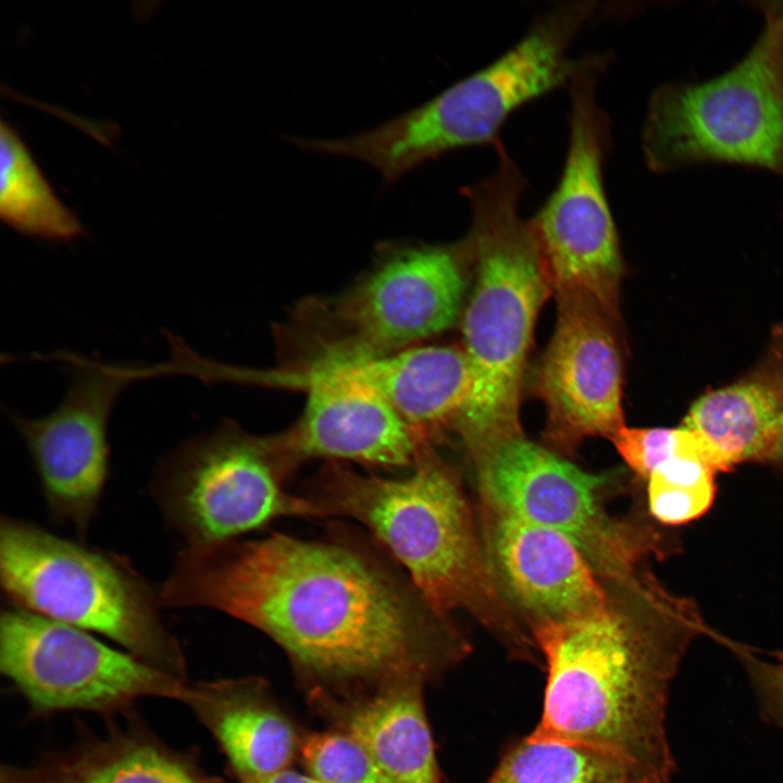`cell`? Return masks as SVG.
Here are the masks:
<instances>
[{
	"instance_id": "6da1fadb",
	"label": "cell",
	"mask_w": 783,
	"mask_h": 783,
	"mask_svg": "<svg viewBox=\"0 0 783 783\" xmlns=\"http://www.w3.org/2000/svg\"><path fill=\"white\" fill-rule=\"evenodd\" d=\"M162 608H209L256 627L287 655L310 698L426 684L470 652L448 614L366 543L271 533L186 545L160 586Z\"/></svg>"
},
{
	"instance_id": "7a4b0ae2",
	"label": "cell",
	"mask_w": 783,
	"mask_h": 783,
	"mask_svg": "<svg viewBox=\"0 0 783 783\" xmlns=\"http://www.w3.org/2000/svg\"><path fill=\"white\" fill-rule=\"evenodd\" d=\"M605 584L601 608L531 630L546 684L529 735L612 751L669 783L670 683L704 625L689 601L645 569Z\"/></svg>"
},
{
	"instance_id": "3957f363",
	"label": "cell",
	"mask_w": 783,
	"mask_h": 783,
	"mask_svg": "<svg viewBox=\"0 0 783 783\" xmlns=\"http://www.w3.org/2000/svg\"><path fill=\"white\" fill-rule=\"evenodd\" d=\"M303 495L326 517L362 524L402 567L425 599L448 614L463 610L522 661L534 641L498 589L458 473L427 445L408 474H363L330 461Z\"/></svg>"
},
{
	"instance_id": "277c9868",
	"label": "cell",
	"mask_w": 783,
	"mask_h": 783,
	"mask_svg": "<svg viewBox=\"0 0 783 783\" xmlns=\"http://www.w3.org/2000/svg\"><path fill=\"white\" fill-rule=\"evenodd\" d=\"M488 175L462 186L476 276L463 311L471 389L453 424L474 465L523 437L520 390L538 311L551 285L532 220L520 214L527 182L500 145Z\"/></svg>"
},
{
	"instance_id": "5b68a950",
	"label": "cell",
	"mask_w": 783,
	"mask_h": 783,
	"mask_svg": "<svg viewBox=\"0 0 783 783\" xmlns=\"http://www.w3.org/2000/svg\"><path fill=\"white\" fill-rule=\"evenodd\" d=\"M618 8L570 1L536 16L495 60L427 101L374 127L337 138H312L309 150L355 159L393 184L426 162L463 148L502 141L499 133L523 105L567 88L592 53L573 57L580 34Z\"/></svg>"
},
{
	"instance_id": "8992f818",
	"label": "cell",
	"mask_w": 783,
	"mask_h": 783,
	"mask_svg": "<svg viewBox=\"0 0 783 783\" xmlns=\"http://www.w3.org/2000/svg\"><path fill=\"white\" fill-rule=\"evenodd\" d=\"M0 576L14 607L104 635L187 680L184 652L159 613L158 591L125 558L3 517Z\"/></svg>"
},
{
	"instance_id": "52a82bcc",
	"label": "cell",
	"mask_w": 783,
	"mask_h": 783,
	"mask_svg": "<svg viewBox=\"0 0 783 783\" xmlns=\"http://www.w3.org/2000/svg\"><path fill=\"white\" fill-rule=\"evenodd\" d=\"M642 142L655 172L723 161L783 175V2L767 4L762 32L732 69L704 83L658 88Z\"/></svg>"
},
{
	"instance_id": "ba28073f",
	"label": "cell",
	"mask_w": 783,
	"mask_h": 783,
	"mask_svg": "<svg viewBox=\"0 0 783 783\" xmlns=\"http://www.w3.org/2000/svg\"><path fill=\"white\" fill-rule=\"evenodd\" d=\"M597 59L569 83V138L558 182L531 219L557 299L584 300L618 322L622 258L605 184L611 121L597 86Z\"/></svg>"
},
{
	"instance_id": "9c48e42d",
	"label": "cell",
	"mask_w": 783,
	"mask_h": 783,
	"mask_svg": "<svg viewBox=\"0 0 783 783\" xmlns=\"http://www.w3.org/2000/svg\"><path fill=\"white\" fill-rule=\"evenodd\" d=\"M291 473L270 437L224 422L169 452L151 492L187 545H209L238 539L281 518H325L303 494L287 490Z\"/></svg>"
},
{
	"instance_id": "30bf717a",
	"label": "cell",
	"mask_w": 783,
	"mask_h": 783,
	"mask_svg": "<svg viewBox=\"0 0 783 783\" xmlns=\"http://www.w3.org/2000/svg\"><path fill=\"white\" fill-rule=\"evenodd\" d=\"M475 469L481 505L561 533L602 583L634 573L657 549L650 531L607 511L601 496L609 475L585 472L524 436Z\"/></svg>"
},
{
	"instance_id": "8fae6325",
	"label": "cell",
	"mask_w": 783,
	"mask_h": 783,
	"mask_svg": "<svg viewBox=\"0 0 783 783\" xmlns=\"http://www.w3.org/2000/svg\"><path fill=\"white\" fill-rule=\"evenodd\" d=\"M0 670L40 714H112L149 697L183 701L189 684L86 631L16 607L1 616Z\"/></svg>"
},
{
	"instance_id": "7c38bea8",
	"label": "cell",
	"mask_w": 783,
	"mask_h": 783,
	"mask_svg": "<svg viewBox=\"0 0 783 783\" xmlns=\"http://www.w3.org/2000/svg\"><path fill=\"white\" fill-rule=\"evenodd\" d=\"M41 359L65 364L70 385L63 399L47 415L10 418L32 456L51 515L84 534L108 477L109 417L120 394L138 381L136 366L67 351Z\"/></svg>"
},
{
	"instance_id": "4fadbf2b",
	"label": "cell",
	"mask_w": 783,
	"mask_h": 783,
	"mask_svg": "<svg viewBox=\"0 0 783 783\" xmlns=\"http://www.w3.org/2000/svg\"><path fill=\"white\" fill-rule=\"evenodd\" d=\"M461 245L390 249L336 303L343 339L323 353H388L436 335L460 314L465 281Z\"/></svg>"
},
{
	"instance_id": "5bb4252c",
	"label": "cell",
	"mask_w": 783,
	"mask_h": 783,
	"mask_svg": "<svg viewBox=\"0 0 783 783\" xmlns=\"http://www.w3.org/2000/svg\"><path fill=\"white\" fill-rule=\"evenodd\" d=\"M557 301V323L536 388L547 412L546 447L562 456L587 437L611 439L624 426L623 373L618 322L584 300Z\"/></svg>"
},
{
	"instance_id": "9a60e30c",
	"label": "cell",
	"mask_w": 783,
	"mask_h": 783,
	"mask_svg": "<svg viewBox=\"0 0 783 783\" xmlns=\"http://www.w3.org/2000/svg\"><path fill=\"white\" fill-rule=\"evenodd\" d=\"M480 532L494 581L530 634L606 604V584L561 533L484 505Z\"/></svg>"
},
{
	"instance_id": "2e32d148",
	"label": "cell",
	"mask_w": 783,
	"mask_h": 783,
	"mask_svg": "<svg viewBox=\"0 0 783 783\" xmlns=\"http://www.w3.org/2000/svg\"><path fill=\"white\" fill-rule=\"evenodd\" d=\"M294 383L307 393L303 411L271 437L293 471L312 458L410 469L430 445L383 398L349 378L309 365Z\"/></svg>"
},
{
	"instance_id": "e0dca14e",
	"label": "cell",
	"mask_w": 783,
	"mask_h": 783,
	"mask_svg": "<svg viewBox=\"0 0 783 783\" xmlns=\"http://www.w3.org/2000/svg\"><path fill=\"white\" fill-rule=\"evenodd\" d=\"M309 365L349 378L383 398L423 439L453 426L471 389L462 349L410 347L366 353H323Z\"/></svg>"
},
{
	"instance_id": "ac0fdd59",
	"label": "cell",
	"mask_w": 783,
	"mask_h": 783,
	"mask_svg": "<svg viewBox=\"0 0 783 783\" xmlns=\"http://www.w3.org/2000/svg\"><path fill=\"white\" fill-rule=\"evenodd\" d=\"M183 703L212 734L239 781L288 769L299 757L303 733L261 678L189 682Z\"/></svg>"
},
{
	"instance_id": "d6986e66",
	"label": "cell",
	"mask_w": 783,
	"mask_h": 783,
	"mask_svg": "<svg viewBox=\"0 0 783 783\" xmlns=\"http://www.w3.org/2000/svg\"><path fill=\"white\" fill-rule=\"evenodd\" d=\"M0 783H228L208 774L191 753L130 720L26 766H5Z\"/></svg>"
},
{
	"instance_id": "ffe728a7",
	"label": "cell",
	"mask_w": 783,
	"mask_h": 783,
	"mask_svg": "<svg viewBox=\"0 0 783 783\" xmlns=\"http://www.w3.org/2000/svg\"><path fill=\"white\" fill-rule=\"evenodd\" d=\"M424 686L399 683L357 697L311 701L334 729L366 749L390 783H442Z\"/></svg>"
},
{
	"instance_id": "44dd1931",
	"label": "cell",
	"mask_w": 783,
	"mask_h": 783,
	"mask_svg": "<svg viewBox=\"0 0 783 783\" xmlns=\"http://www.w3.org/2000/svg\"><path fill=\"white\" fill-rule=\"evenodd\" d=\"M783 414V325L763 357L738 381L704 394L682 425L699 438L716 471L756 460L771 425Z\"/></svg>"
},
{
	"instance_id": "7402d4cb",
	"label": "cell",
	"mask_w": 783,
	"mask_h": 783,
	"mask_svg": "<svg viewBox=\"0 0 783 783\" xmlns=\"http://www.w3.org/2000/svg\"><path fill=\"white\" fill-rule=\"evenodd\" d=\"M485 783H664L612 751L579 743L535 738L514 742Z\"/></svg>"
},
{
	"instance_id": "603a6c76",
	"label": "cell",
	"mask_w": 783,
	"mask_h": 783,
	"mask_svg": "<svg viewBox=\"0 0 783 783\" xmlns=\"http://www.w3.org/2000/svg\"><path fill=\"white\" fill-rule=\"evenodd\" d=\"M0 215L10 227L34 238L69 241L84 234L79 220L57 197L18 133L4 120L0 127Z\"/></svg>"
},
{
	"instance_id": "cb8c5ba5",
	"label": "cell",
	"mask_w": 783,
	"mask_h": 783,
	"mask_svg": "<svg viewBox=\"0 0 783 783\" xmlns=\"http://www.w3.org/2000/svg\"><path fill=\"white\" fill-rule=\"evenodd\" d=\"M716 472L699 450L663 462L648 477L650 513L667 524L697 519L712 505Z\"/></svg>"
},
{
	"instance_id": "d4e9b609",
	"label": "cell",
	"mask_w": 783,
	"mask_h": 783,
	"mask_svg": "<svg viewBox=\"0 0 783 783\" xmlns=\"http://www.w3.org/2000/svg\"><path fill=\"white\" fill-rule=\"evenodd\" d=\"M299 757L321 783H390L366 749L338 729L303 733Z\"/></svg>"
},
{
	"instance_id": "484cf974",
	"label": "cell",
	"mask_w": 783,
	"mask_h": 783,
	"mask_svg": "<svg viewBox=\"0 0 783 783\" xmlns=\"http://www.w3.org/2000/svg\"><path fill=\"white\" fill-rule=\"evenodd\" d=\"M610 440L626 464L647 480L658 467L680 453L699 450L706 456L698 436L683 425L674 428L623 426Z\"/></svg>"
},
{
	"instance_id": "4316f807",
	"label": "cell",
	"mask_w": 783,
	"mask_h": 783,
	"mask_svg": "<svg viewBox=\"0 0 783 783\" xmlns=\"http://www.w3.org/2000/svg\"><path fill=\"white\" fill-rule=\"evenodd\" d=\"M754 671L768 701L783 718V654L775 663L755 662Z\"/></svg>"
},
{
	"instance_id": "83f0119b",
	"label": "cell",
	"mask_w": 783,
	"mask_h": 783,
	"mask_svg": "<svg viewBox=\"0 0 783 783\" xmlns=\"http://www.w3.org/2000/svg\"><path fill=\"white\" fill-rule=\"evenodd\" d=\"M757 461H783V414L765 435Z\"/></svg>"
},
{
	"instance_id": "f1b7e54d",
	"label": "cell",
	"mask_w": 783,
	"mask_h": 783,
	"mask_svg": "<svg viewBox=\"0 0 783 783\" xmlns=\"http://www.w3.org/2000/svg\"><path fill=\"white\" fill-rule=\"evenodd\" d=\"M238 783H321L309 773H300L290 768L259 779L239 781Z\"/></svg>"
}]
</instances>
